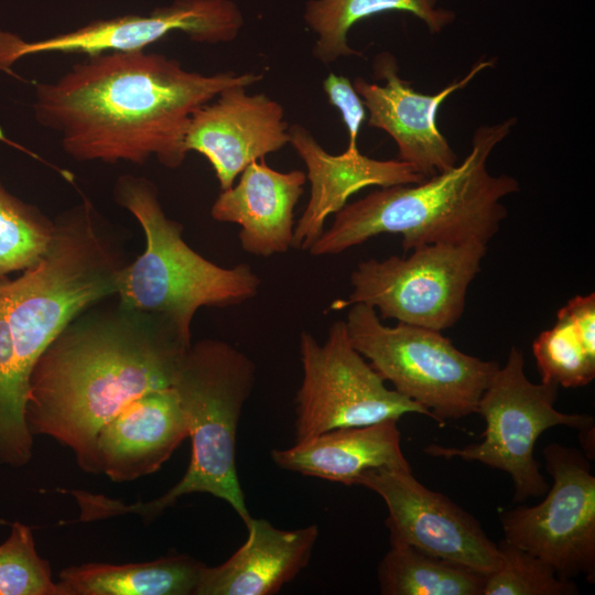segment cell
<instances>
[{
    "label": "cell",
    "instance_id": "cell-6",
    "mask_svg": "<svg viewBox=\"0 0 595 595\" xmlns=\"http://www.w3.org/2000/svg\"><path fill=\"white\" fill-rule=\"evenodd\" d=\"M348 307L345 323L353 346L397 392L440 424L477 413L497 361L457 349L440 331L399 322L388 326L371 306Z\"/></svg>",
    "mask_w": 595,
    "mask_h": 595
},
{
    "label": "cell",
    "instance_id": "cell-10",
    "mask_svg": "<svg viewBox=\"0 0 595 595\" xmlns=\"http://www.w3.org/2000/svg\"><path fill=\"white\" fill-rule=\"evenodd\" d=\"M552 485L536 506L499 515L504 539L542 559L561 578L595 581V476L584 452L551 443L542 451Z\"/></svg>",
    "mask_w": 595,
    "mask_h": 595
},
{
    "label": "cell",
    "instance_id": "cell-8",
    "mask_svg": "<svg viewBox=\"0 0 595 595\" xmlns=\"http://www.w3.org/2000/svg\"><path fill=\"white\" fill-rule=\"evenodd\" d=\"M487 245L436 244L357 263L350 273L351 292L335 306H371L380 320L442 332L462 317L468 286L480 271Z\"/></svg>",
    "mask_w": 595,
    "mask_h": 595
},
{
    "label": "cell",
    "instance_id": "cell-16",
    "mask_svg": "<svg viewBox=\"0 0 595 595\" xmlns=\"http://www.w3.org/2000/svg\"><path fill=\"white\" fill-rule=\"evenodd\" d=\"M186 437L187 418L175 388L148 392L99 430V472L115 483L149 476L162 467Z\"/></svg>",
    "mask_w": 595,
    "mask_h": 595
},
{
    "label": "cell",
    "instance_id": "cell-24",
    "mask_svg": "<svg viewBox=\"0 0 595 595\" xmlns=\"http://www.w3.org/2000/svg\"><path fill=\"white\" fill-rule=\"evenodd\" d=\"M54 228V220L0 182V279L39 263L50 248Z\"/></svg>",
    "mask_w": 595,
    "mask_h": 595
},
{
    "label": "cell",
    "instance_id": "cell-7",
    "mask_svg": "<svg viewBox=\"0 0 595 595\" xmlns=\"http://www.w3.org/2000/svg\"><path fill=\"white\" fill-rule=\"evenodd\" d=\"M559 387L533 383L524 374L522 350L511 347L504 367L498 368L478 402L486 428L482 441L465 447L430 444L423 452L445 459L461 458L506 472L515 485V501L543 496L549 485L540 472L533 451L539 436L550 428L578 431L594 428L588 414L564 413L555 409Z\"/></svg>",
    "mask_w": 595,
    "mask_h": 595
},
{
    "label": "cell",
    "instance_id": "cell-18",
    "mask_svg": "<svg viewBox=\"0 0 595 595\" xmlns=\"http://www.w3.org/2000/svg\"><path fill=\"white\" fill-rule=\"evenodd\" d=\"M246 542L224 563L204 565L195 595H272L307 566L318 538L311 524L294 530L251 518Z\"/></svg>",
    "mask_w": 595,
    "mask_h": 595
},
{
    "label": "cell",
    "instance_id": "cell-27",
    "mask_svg": "<svg viewBox=\"0 0 595 595\" xmlns=\"http://www.w3.org/2000/svg\"><path fill=\"white\" fill-rule=\"evenodd\" d=\"M0 595H61L50 563L36 551L31 527L13 521L0 544Z\"/></svg>",
    "mask_w": 595,
    "mask_h": 595
},
{
    "label": "cell",
    "instance_id": "cell-4",
    "mask_svg": "<svg viewBox=\"0 0 595 595\" xmlns=\"http://www.w3.org/2000/svg\"><path fill=\"white\" fill-rule=\"evenodd\" d=\"M256 371L252 359L225 340L206 338L192 343L173 383L187 418L192 443L184 476L166 493L145 502L126 504L88 493L84 499L86 519L137 515L148 523L181 497L199 493L228 502L247 526L251 516L238 478L236 440Z\"/></svg>",
    "mask_w": 595,
    "mask_h": 595
},
{
    "label": "cell",
    "instance_id": "cell-9",
    "mask_svg": "<svg viewBox=\"0 0 595 595\" xmlns=\"http://www.w3.org/2000/svg\"><path fill=\"white\" fill-rule=\"evenodd\" d=\"M302 381L295 397V440L335 429L398 421L409 413L431 418L416 402L389 389L353 346L345 321L331 324L320 343L311 333L299 339Z\"/></svg>",
    "mask_w": 595,
    "mask_h": 595
},
{
    "label": "cell",
    "instance_id": "cell-1",
    "mask_svg": "<svg viewBox=\"0 0 595 595\" xmlns=\"http://www.w3.org/2000/svg\"><path fill=\"white\" fill-rule=\"evenodd\" d=\"M262 78L192 72L175 58L145 51L108 52L36 84L33 109L74 160L141 165L155 158L176 169L187 154L184 138L193 113L224 89Z\"/></svg>",
    "mask_w": 595,
    "mask_h": 595
},
{
    "label": "cell",
    "instance_id": "cell-25",
    "mask_svg": "<svg viewBox=\"0 0 595 595\" xmlns=\"http://www.w3.org/2000/svg\"><path fill=\"white\" fill-rule=\"evenodd\" d=\"M532 351L541 382L577 388L595 378V345L559 313L554 325L537 336Z\"/></svg>",
    "mask_w": 595,
    "mask_h": 595
},
{
    "label": "cell",
    "instance_id": "cell-11",
    "mask_svg": "<svg viewBox=\"0 0 595 595\" xmlns=\"http://www.w3.org/2000/svg\"><path fill=\"white\" fill-rule=\"evenodd\" d=\"M244 25L239 7L231 0H175L149 14H128L97 20L76 30L37 41H24L0 31V69L18 60L43 53L86 54L139 52L173 32L206 44L236 40Z\"/></svg>",
    "mask_w": 595,
    "mask_h": 595
},
{
    "label": "cell",
    "instance_id": "cell-21",
    "mask_svg": "<svg viewBox=\"0 0 595 595\" xmlns=\"http://www.w3.org/2000/svg\"><path fill=\"white\" fill-rule=\"evenodd\" d=\"M437 3L439 0H310L304 21L317 36L313 56L323 64L361 56L348 44L349 30L366 18L388 11L408 12L421 20L430 33H441L454 22L456 14Z\"/></svg>",
    "mask_w": 595,
    "mask_h": 595
},
{
    "label": "cell",
    "instance_id": "cell-28",
    "mask_svg": "<svg viewBox=\"0 0 595 595\" xmlns=\"http://www.w3.org/2000/svg\"><path fill=\"white\" fill-rule=\"evenodd\" d=\"M323 89L328 102L339 111L347 128L348 145H357L359 131L367 119L361 97L348 77L335 73H329L323 80Z\"/></svg>",
    "mask_w": 595,
    "mask_h": 595
},
{
    "label": "cell",
    "instance_id": "cell-14",
    "mask_svg": "<svg viewBox=\"0 0 595 595\" xmlns=\"http://www.w3.org/2000/svg\"><path fill=\"white\" fill-rule=\"evenodd\" d=\"M247 88L235 85L220 91L193 113L185 133L186 152L206 158L220 191L231 187L250 163L290 142L282 105Z\"/></svg>",
    "mask_w": 595,
    "mask_h": 595
},
{
    "label": "cell",
    "instance_id": "cell-3",
    "mask_svg": "<svg viewBox=\"0 0 595 595\" xmlns=\"http://www.w3.org/2000/svg\"><path fill=\"white\" fill-rule=\"evenodd\" d=\"M517 122L510 117L476 128L468 154L443 173L415 184L380 187L346 204L310 255H338L381 234H400L404 252L424 245H487L507 216L502 199L520 190L516 177L494 175L487 166Z\"/></svg>",
    "mask_w": 595,
    "mask_h": 595
},
{
    "label": "cell",
    "instance_id": "cell-15",
    "mask_svg": "<svg viewBox=\"0 0 595 595\" xmlns=\"http://www.w3.org/2000/svg\"><path fill=\"white\" fill-rule=\"evenodd\" d=\"M290 144L306 166L310 198L293 234L292 248L307 250L324 231L326 218L338 213L355 193L368 186L388 187L419 183L425 177L410 164L377 160L347 145L339 154L327 152L305 127L288 130Z\"/></svg>",
    "mask_w": 595,
    "mask_h": 595
},
{
    "label": "cell",
    "instance_id": "cell-22",
    "mask_svg": "<svg viewBox=\"0 0 595 595\" xmlns=\"http://www.w3.org/2000/svg\"><path fill=\"white\" fill-rule=\"evenodd\" d=\"M378 565L383 595H483L487 575L428 554L404 543H390Z\"/></svg>",
    "mask_w": 595,
    "mask_h": 595
},
{
    "label": "cell",
    "instance_id": "cell-19",
    "mask_svg": "<svg viewBox=\"0 0 595 595\" xmlns=\"http://www.w3.org/2000/svg\"><path fill=\"white\" fill-rule=\"evenodd\" d=\"M398 421L335 429L271 451L282 469L346 486L372 468L411 467L402 453Z\"/></svg>",
    "mask_w": 595,
    "mask_h": 595
},
{
    "label": "cell",
    "instance_id": "cell-12",
    "mask_svg": "<svg viewBox=\"0 0 595 595\" xmlns=\"http://www.w3.org/2000/svg\"><path fill=\"white\" fill-rule=\"evenodd\" d=\"M356 485L385 501L390 543H404L483 574L500 565L497 543L480 523L448 497L421 484L411 467L364 472Z\"/></svg>",
    "mask_w": 595,
    "mask_h": 595
},
{
    "label": "cell",
    "instance_id": "cell-20",
    "mask_svg": "<svg viewBox=\"0 0 595 595\" xmlns=\"http://www.w3.org/2000/svg\"><path fill=\"white\" fill-rule=\"evenodd\" d=\"M204 563L167 554L138 563H85L61 571V595H195Z\"/></svg>",
    "mask_w": 595,
    "mask_h": 595
},
{
    "label": "cell",
    "instance_id": "cell-2",
    "mask_svg": "<svg viewBox=\"0 0 595 595\" xmlns=\"http://www.w3.org/2000/svg\"><path fill=\"white\" fill-rule=\"evenodd\" d=\"M99 305L72 320L41 354L25 401L32 435L68 447L89 474H100L101 426L141 396L173 386L192 346V338L163 317L118 301Z\"/></svg>",
    "mask_w": 595,
    "mask_h": 595
},
{
    "label": "cell",
    "instance_id": "cell-17",
    "mask_svg": "<svg viewBox=\"0 0 595 595\" xmlns=\"http://www.w3.org/2000/svg\"><path fill=\"white\" fill-rule=\"evenodd\" d=\"M306 183L301 170L281 172L264 159L250 163L231 187L220 191L210 216L220 223L237 224L238 239L248 255L268 258L292 248L294 208Z\"/></svg>",
    "mask_w": 595,
    "mask_h": 595
},
{
    "label": "cell",
    "instance_id": "cell-5",
    "mask_svg": "<svg viewBox=\"0 0 595 595\" xmlns=\"http://www.w3.org/2000/svg\"><path fill=\"white\" fill-rule=\"evenodd\" d=\"M115 199L138 220L145 238L143 252L119 272L115 296L122 306L163 317L192 338L201 307L236 306L258 294L261 279L250 266H218L186 244L183 226L165 215L150 180L119 176Z\"/></svg>",
    "mask_w": 595,
    "mask_h": 595
},
{
    "label": "cell",
    "instance_id": "cell-13",
    "mask_svg": "<svg viewBox=\"0 0 595 595\" xmlns=\"http://www.w3.org/2000/svg\"><path fill=\"white\" fill-rule=\"evenodd\" d=\"M496 58L480 57L461 78L436 94L415 90L401 78L397 57L381 52L375 57V77L383 84L356 77L353 85L368 111L367 123L385 131L396 142L398 160L410 164L425 178L457 164V156L436 123L441 105L465 88L479 73L495 66Z\"/></svg>",
    "mask_w": 595,
    "mask_h": 595
},
{
    "label": "cell",
    "instance_id": "cell-23",
    "mask_svg": "<svg viewBox=\"0 0 595 595\" xmlns=\"http://www.w3.org/2000/svg\"><path fill=\"white\" fill-rule=\"evenodd\" d=\"M28 383L22 377L7 316L0 279V466L20 468L33 456V435L25 420Z\"/></svg>",
    "mask_w": 595,
    "mask_h": 595
},
{
    "label": "cell",
    "instance_id": "cell-26",
    "mask_svg": "<svg viewBox=\"0 0 595 595\" xmlns=\"http://www.w3.org/2000/svg\"><path fill=\"white\" fill-rule=\"evenodd\" d=\"M499 567L487 575L483 595H576L571 580L532 553L502 539L497 543Z\"/></svg>",
    "mask_w": 595,
    "mask_h": 595
}]
</instances>
